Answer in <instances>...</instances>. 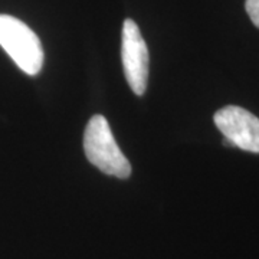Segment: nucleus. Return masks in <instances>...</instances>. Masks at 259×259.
Listing matches in <instances>:
<instances>
[{"instance_id":"f03ea898","label":"nucleus","mask_w":259,"mask_h":259,"mask_svg":"<svg viewBox=\"0 0 259 259\" xmlns=\"http://www.w3.org/2000/svg\"><path fill=\"white\" fill-rule=\"evenodd\" d=\"M0 47L25 74L37 75L44 65V48L37 35L22 20L0 15Z\"/></svg>"},{"instance_id":"39448f33","label":"nucleus","mask_w":259,"mask_h":259,"mask_svg":"<svg viewBox=\"0 0 259 259\" xmlns=\"http://www.w3.org/2000/svg\"><path fill=\"white\" fill-rule=\"evenodd\" d=\"M245 8H246L250 20L253 22V25L259 28V0H246Z\"/></svg>"},{"instance_id":"20e7f679","label":"nucleus","mask_w":259,"mask_h":259,"mask_svg":"<svg viewBox=\"0 0 259 259\" xmlns=\"http://www.w3.org/2000/svg\"><path fill=\"white\" fill-rule=\"evenodd\" d=\"M213 120L225 136V146L259 153V118L252 112L236 105H228L216 112Z\"/></svg>"},{"instance_id":"f257e3e1","label":"nucleus","mask_w":259,"mask_h":259,"mask_svg":"<svg viewBox=\"0 0 259 259\" xmlns=\"http://www.w3.org/2000/svg\"><path fill=\"white\" fill-rule=\"evenodd\" d=\"M83 150L90 163L102 173L118 179H127L131 175L128 158L118 147L105 117L94 115L88 121L83 134Z\"/></svg>"},{"instance_id":"7ed1b4c3","label":"nucleus","mask_w":259,"mask_h":259,"mask_svg":"<svg viewBox=\"0 0 259 259\" xmlns=\"http://www.w3.org/2000/svg\"><path fill=\"white\" fill-rule=\"evenodd\" d=\"M121 59L125 79L136 95H144L148 82V49L134 20L127 19L122 25Z\"/></svg>"}]
</instances>
